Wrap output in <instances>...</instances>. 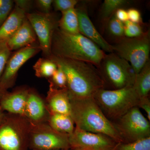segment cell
<instances>
[{"instance_id": "6da1fadb", "label": "cell", "mask_w": 150, "mask_h": 150, "mask_svg": "<svg viewBox=\"0 0 150 150\" xmlns=\"http://www.w3.org/2000/svg\"><path fill=\"white\" fill-rule=\"evenodd\" d=\"M47 58L64 72L70 100L93 98L98 91L105 88L104 81L94 65L52 55Z\"/></svg>"}, {"instance_id": "7a4b0ae2", "label": "cell", "mask_w": 150, "mask_h": 150, "mask_svg": "<svg viewBox=\"0 0 150 150\" xmlns=\"http://www.w3.org/2000/svg\"><path fill=\"white\" fill-rule=\"evenodd\" d=\"M51 55L99 66L104 51L80 33L70 34L56 28L53 33Z\"/></svg>"}, {"instance_id": "3957f363", "label": "cell", "mask_w": 150, "mask_h": 150, "mask_svg": "<svg viewBox=\"0 0 150 150\" xmlns=\"http://www.w3.org/2000/svg\"><path fill=\"white\" fill-rule=\"evenodd\" d=\"M70 100L71 116L76 127L88 132L107 135L118 143H123L113 122L105 116L93 97Z\"/></svg>"}, {"instance_id": "277c9868", "label": "cell", "mask_w": 150, "mask_h": 150, "mask_svg": "<svg viewBox=\"0 0 150 150\" xmlns=\"http://www.w3.org/2000/svg\"><path fill=\"white\" fill-rule=\"evenodd\" d=\"M94 99L108 118L118 120L130 109L138 107L140 97L133 86L98 91Z\"/></svg>"}, {"instance_id": "5b68a950", "label": "cell", "mask_w": 150, "mask_h": 150, "mask_svg": "<svg viewBox=\"0 0 150 150\" xmlns=\"http://www.w3.org/2000/svg\"><path fill=\"white\" fill-rule=\"evenodd\" d=\"M105 83L112 89L133 86L136 74L131 64L115 53L105 54L97 67Z\"/></svg>"}, {"instance_id": "8992f818", "label": "cell", "mask_w": 150, "mask_h": 150, "mask_svg": "<svg viewBox=\"0 0 150 150\" xmlns=\"http://www.w3.org/2000/svg\"><path fill=\"white\" fill-rule=\"evenodd\" d=\"M30 126L24 116L6 112L0 126V150H28Z\"/></svg>"}, {"instance_id": "52a82bcc", "label": "cell", "mask_w": 150, "mask_h": 150, "mask_svg": "<svg viewBox=\"0 0 150 150\" xmlns=\"http://www.w3.org/2000/svg\"><path fill=\"white\" fill-rule=\"evenodd\" d=\"M149 30L139 37H124L112 45L113 52L131 64L136 74L149 61L150 51Z\"/></svg>"}, {"instance_id": "ba28073f", "label": "cell", "mask_w": 150, "mask_h": 150, "mask_svg": "<svg viewBox=\"0 0 150 150\" xmlns=\"http://www.w3.org/2000/svg\"><path fill=\"white\" fill-rule=\"evenodd\" d=\"M69 136L55 131L47 122L30 123L28 148L32 150L70 149Z\"/></svg>"}, {"instance_id": "9c48e42d", "label": "cell", "mask_w": 150, "mask_h": 150, "mask_svg": "<svg viewBox=\"0 0 150 150\" xmlns=\"http://www.w3.org/2000/svg\"><path fill=\"white\" fill-rule=\"evenodd\" d=\"M115 121L113 124L123 143H131L150 137L149 121L137 106Z\"/></svg>"}, {"instance_id": "30bf717a", "label": "cell", "mask_w": 150, "mask_h": 150, "mask_svg": "<svg viewBox=\"0 0 150 150\" xmlns=\"http://www.w3.org/2000/svg\"><path fill=\"white\" fill-rule=\"evenodd\" d=\"M26 18L35 32L43 56L49 57L51 55L52 36L58 27V21L51 13L40 12L26 13Z\"/></svg>"}, {"instance_id": "8fae6325", "label": "cell", "mask_w": 150, "mask_h": 150, "mask_svg": "<svg viewBox=\"0 0 150 150\" xmlns=\"http://www.w3.org/2000/svg\"><path fill=\"white\" fill-rule=\"evenodd\" d=\"M69 140L71 149L76 150H115L119 144L107 135L88 132L76 126Z\"/></svg>"}, {"instance_id": "7c38bea8", "label": "cell", "mask_w": 150, "mask_h": 150, "mask_svg": "<svg viewBox=\"0 0 150 150\" xmlns=\"http://www.w3.org/2000/svg\"><path fill=\"white\" fill-rule=\"evenodd\" d=\"M40 51L41 49L39 44L35 43L11 54L0 79V86L6 91L13 87L21 68Z\"/></svg>"}, {"instance_id": "4fadbf2b", "label": "cell", "mask_w": 150, "mask_h": 150, "mask_svg": "<svg viewBox=\"0 0 150 150\" xmlns=\"http://www.w3.org/2000/svg\"><path fill=\"white\" fill-rule=\"evenodd\" d=\"M76 8L79 19L80 33L91 40L104 52L113 53L112 45L102 37L89 17L86 7L80 6Z\"/></svg>"}, {"instance_id": "5bb4252c", "label": "cell", "mask_w": 150, "mask_h": 150, "mask_svg": "<svg viewBox=\"0 0 150 150\" xmlns=\"http://www.w3.org/2000/svg\"><path fill=\"white\" fill-rule=\"evenodd\" d=\"M49 116L45 100L34 90L30 89L24 116L33 124L47 122Z\"/></svg>"}, {"instance_id": "9a60e30c", "label": "cell", "mask_w": 150, "mask_h": 150, "mask_svg": "<svg viewBox=\"0 0 150 150\" xmlns=\"http://www.w3.org/2000/svg\"><path fill=\"white\" fill-rule=\"evenodd\" d=\"M30 89L22 87L11 92L7 91L0 100V107L7 113L24 116Z\"/></svg>"}, {"instance_id": "2e32d148", "label": "cell", "mask_w": 150, "mask_h": 150, "mask_svg": "<svg viewBox=\"0 0 150 150\" xmlns=\"http://www.w3.org/2000/svg\"><path fill=\"white\" fill-rule=\"evenodd\" d=\"M45 100L48 112L71 115V100L67 88H56L49 84Z\"/></svg>"}, {"instance_id": "e0dca14e", "label": "cell", "mask_w": 150, "mask_h": 150, "mask_svg": "<svg viewBox=\"0 0 150 150\" xmlns=\"http://www.w3.org/2000/svg\"><path fill=\"white\" fill-rule=\"evenodd\" d=\"M37 37L26 18L21 27L12 36L6 40L11 51H17L36 43Z\"/></svg>"}, {"instance_id": "ac0fdd59", "label": "cell", "mask_w": 150, "mask_h": 150, "mask_svg": "<svg viewBox=\"0 0 150 150\" xmlns=\"http://www.w3.org/2000/svg\"><path fill=\"white\" fill-rule=\"evenodd\" d=\"M26 19V13L17 6L0 27V42L6 41L15 33Z\"/></svg>"}, {"instance_id": "d6986e66", "label": "cell", "mask_w": 150, "mask_h": 150, "mask_svg": "<svg viewBox=\"0 0 150 150\" xmlns=\"http://www.w3.org/2000/svg\"><path fill=\"white\" fill-rule=\"evenodd\" d=\"M47 122L55 131L69 135L72 134L75 128L71 115L49 112Z\"/></svg>"}, {"instance_id": "ffe728a7", "label": "cell", "mask_w": 150, "mask_h": 150, "mask_svg": "<svg viewBox=\"0 0 150 150\" xmlns=\"http://www.w3.org/2000/svg\"><path fill=\"white\" fill-rule=\"evenodd\" d=\"M133 87L140 98L149 96L150 91V62L149 60L136 74Z\"/></svg>"}, {"instance_id": "44dd1931", "label": "cell", "mask_w": 150, "mask_h": 150, "mask_svg": "<svg viewBox=\"0 0 150 150\" xmlns=\"http://www.w3.org/2000/svg\"><path fill=\"white\" fill-rule=\"evenodd\" d=\"M62 13V17L58 21L59 29L70 34L79 33V19L76 8Z\"/></svg>"}, {"instance_id": "7402d4cb", "label": "cell", "mask_w": 150, "mask_h": 150, "mask_svg": "<svg viewBox=\"0 0 150 150\" xmlns=\"http://www.w3.org/2000/svg\"><path fill=\"white\" fill-rule=\"evenodd\" d=\"M57 69L56 64L48 58H40L34 64L33 69L35 76L39 78L49 79Z\"/></svg>"}, {"instance_id": "603a6c76", "label": "cell", "mask_w": 150, "mask_h": 150, "mask_svg": "<svg viewBox=\"0 0 150 150\" xmlns=\"http://www.w3.org/2000/svg\"><path fill=\"white\" fill-rule=\"evenodd\" d=\"M129 2L126 0H105L101 8V18L105 21H108L118 9L121 8Z\"/></svg>"}, {"instance_id": "cb8c5ba5", "label": "cell", "mask_w": 150, "mask_h": 150, "mask_svg": "<svg viewBox=\"0 0 150 150\" xmlns=\"http://www.w3.org/2000/svg\"><path fill=\"white\" fill-rule=\"evenodd\" d=\"M115 150H150V137L131 143H119Z\"/></svg>"}, {"instance_id": "d4e9b609", "label": "cell", "mask_w": 150, "mask_h": 150, "mask_svg": "<svg viewBox=\"0 0 150 150\" xmlns=\"http://www.w3.org/2000/svg\"><path fill=\"white\" fill-rule=\"evenodd\" d=\"M108 29L110 35L118 39L125 37L124 23L116 18L115 15L108 21Z\"/></svg>"}, {"instance_id": "484cf974", "label": "cell", "mask_w": 150, "mask_h": 150, "mask_svg": "<svg viewBox=\"0 0 150 150\" xmlns=\"http://www.w3.org/2000/svg\"><path fill=\"white\" fill-rule=\"evenodd\" d=\"M48 81L49 84L56 88H67V77L63 70L59 67H57V69Z\"/></svg>"}, {"instance_id": "4316f807", "label": "cell", "mask_w": 150, "mask_h": 150, "mask_svg": "<svg viewBox=\"0 0 150 150\" xmlns=\"http://www.w3.org/2000/svg\"><path fill=\"white\" fill-rule=\"evenodd\" d=\"M124 25V35L127 38L139 37L144 34L141 24L134 23L130 21L123 23Z\"/></svg>"}, {"instance_id": "83f0119b", "label": "cell", "mask_w": 150, "mask_h": 150, "mask_svg": "<svg viewBox=\"0 0 150 150\" xmlns=\"http://www.w3.org/2000/svg\"><path fill=\"white\" fill-rule=\"evenodd\" d=\"M11 54V51L8 46L6 41L0 42V79Z\"/></svg>"}, {"instance_id": "f1b7e54d", "label": "cell", "mask_w": 150, "mask_h": 150, "mask_svg": "<svg viewBox=\"0 0 150 150\" xmlns=\"http://www.w3.org/2000/svg\"><path fill=\"white\" fill-rule=\"evenodd\" d=\"M14 3L12 0H0V27L12 11Z\"/></svg>"}, {"instance_id": "f546056e", "label": "cell", "mask_w": 150, "mask_h": 150, "mask_svg": "<svg viewBox=\"0 0 150 150\" xmlns=\"http://www.w3.org/2000/svg\"><path fill=\"white\" fill-rule=\"evenodd\" d=\"M79 1L77 0H54L53 5L56 11L61 12L75 8Z\"/></svg>"}, {"instance_id": "4dcf8cb0", "label": "cell", "mask_w": 150, "mask_h": 150, "mask_svg": "<svg viewBox=\"0 0 150 150\" xmlns=\"http://www.w3.org/2000/svg\"><path fill=\"white\" fill-rule=\"evenodd\" d=\"M129 20L134 23L141 24L142 23V15L139 11L135 8H130L127 10Z\"/></svg>"}, {"instance_id": "1f68e13d", "label": "cell", "mask_w": 150, "mask_h": 150, "mask_svg": "<svg viewBox=\"0 0 150 150\" xmlns=\"http://www.w3.org/2000/svg\"><path fill=\"white\" fill-rule=\"evenodd\" d=\"M36 5L41 12L44 13H51L50 11L52 5H53V1L52 0H38L35 1Z\"/></svg>"}, {"instance_id": "d6a6232c", "label": "cell", "mask_w": 150, "mask_h": 150, "mask_svg": "<svg viewBox=\"0 0 150 150\" xmlns=\"http://www.w3.org/2000/svg\"><path fill=\"white\" fill-rule=\"evenodd\" d=\"M139 108H142L144 110L146 113L147 118L149 121L150 120V100L149 97L140 98V101L138 105Z\"/></svg>"}, {"instance_id": "836d02e7", "label": "cell", "mask_w": 150, "mask_h": 150, "mask_svg": "<svg viewBox=\"0 0 150 150\" xmlns=\"http://www.w3.org/2000/svg\"><path fill=\"white\" fill-rule=\"evenodd\" d=\"M14 3H15V6L27 13V11L30 9L32 2L31 1L27 0H16L14 1Z\"/></svg>"}, {"instance_id": "e575fe53", "label": "cell", "mask_w": 150, "mask_h": 150, "mask_svg": "<svg viewBox=\"0 0 150 150\" xmlns=\"http://www.w3.org/2000/svg\"><path fill=\"white\" fill-rule=\"evenodd\" d=\"M114 15L116 18L122 22L124 23L129 21L127 11L122 8L118 9L115 12Z\"/></svg>"}, {"instance_id": "d590c367", "label": "cell", "mask_w": 150, "mask_h": 150, "mask_svg": "<svg viewBox=\"0 0 150 150\" xmlns=\"http://www.w3.org/2000/svg\"><path fill=\"white\" fill-rule=\"evenodd\" d=\"M6 112L4 111L0 107V126L4 122L6 117Z\"/></svg>"}, {"instance_id": "8d00e7d4", "label": "cell", "mask_w": 150, "mask_h": 150, "mask_svg": "<svg viewBox=\"0 0 150 150\" xmlns=\"http://www.w3.org/2000/svg\"><path fill=\"white\" fill-rule=\"evenodd\" d=\"M7 91H8L5 90L3 89L0 86V100L2 98L4 94Z\"/></svg>"}, {"instance_id": "74e56055", "label": "cell", "mask_w": 150, "mask_h": 150, "mask_svg": "<svg viewBox=\"0 0 150 150\" xmlns=\"http://www.w3.org/2000/svg\"><path fill=\"white\" fill-rule=\"evenodd\" d=\"M71 150V149H67V150L61 149V150Z\"/></svg>"}, {"instance_id": "f35d334b", "label": "cell", "mask_w": 150, "mask_h": 150, "mask_svg": "<svg viewBox=\"0 0 150 150\" xmlns=\"http://www.w3.org/2000/svg\"></svg>"}]
</instances>
